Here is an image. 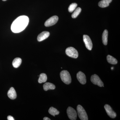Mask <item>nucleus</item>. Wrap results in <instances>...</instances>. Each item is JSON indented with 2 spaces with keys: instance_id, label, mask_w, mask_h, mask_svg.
I'll use <instances>...</instances> for the list:
<instances>
[{
  "instance_id": "15",
  "label": "nucleus",
  "mask_w": 120,
  "mask_h": 120,
  "mask_svg": "<svg viewBox=\"0 0 120 120\" xmlns=\"http://www.w3.org/2000/svg\"><path fill=\"white\" fill-rule=\"evenodd\" d=\"M22 59L19 57H17L13 60L12 62V65L15 68H17L19 67L22 64Z\"/></svg>"
},
{
  "instance_id": "11",
  "label": "nucleus",
  "mask_w": 120,
  "mask_h": 120,
  "mask_svg": "<svg viewBox=\"0 0 120 120\" xmlns=\"http://www.w3.org/2000/svg\"><path fill=\"white\" fill-rule=\"evenodd\" d=\"M50 35L49 32L47 31L42 32L38 36L37 39L38 41L40 42L46 39Z\"/></svg>"
},
{
  "instance_id": "7",
  "label": "nucleus",
  "mask_w": 120,
  "mask_h": 120,
  "mask_svg": "<svg viewBox=\"0 0 120 120\" xmlns=\"http://www.w3.org/2000/svg\"><path fill=\"white\" fill-rule=\"evenodd\" d=\"M58 20V17L57 16H53L47 19L45 23V26L49 27L56 24Z\"/></svg>"
},
{
  "instance_id": "4",
  "label": "nucleus",
  "mask_w": 120,
  "mask_h": 120,
  "mask_svg": "<svg viewBox=\"0 0 120 120\" xmlns=\"http://www.w3.org/2000/svg\"><path fill=\"white\" fill-rule=\"evenodd\" d=\"M65 53L67 56L72 58H76L79 56V53L77 50L74 47H72L67 48L65 50Z\"/></svg>"
},
{
  "instance_id": "13",
  "label": "nucleus",
  "mask_w": 120,
  "mask_h": 120,
  "mask_svg": "<svg viewBox=\"0 0 120 120\" xmlns=\"http://www.w3.org/2000/svg\"><path fill=\"white\" fill-rule=\"evenodd\" d=\"M43 88L45 91L54 90L56 88V86L53 84L51 83L46 82L43 85Z\"/></svg>"
},
{
  "instance_id": "21",
  "label": "nucleus",
  "mask_w": 120,
  "mask_h": 120,
  "mask_svg": "<svg viewBox=\"0 0 120 120\" xmlns=\"http://www.w3.org/2000/svg\"><path fill=\"white\" fill-rule=\"evenodd\" d=\"M77 4L76 3H72L69 7L68 10L70 12H72L75 11L77 7Z\"/></svg>"
},
{
  "instance_id": "16",
  "label": "nucleus",
  "mask_w": 120,
  "mask_h": 120,
  "mask_svg": "<svg viewBox=\"0 0 120 120\" xmlns=\"http://www.w3.org/2000/svg\"><path fill=\"white\" fill-rule=\"evenodd\" d=\"M108 31L106 30L103 31L102 35V41L103 43L105 45H107L108 41Z\"/></svg>"
},
{
  "instance_id": "8",
  "label": "nucleus",
  "mask_w": 120,
  "mask_h": 120,
  "mask_svg": "<svg viewBox=\"0 0 120 120\" xmlns=\"http://www.w3.org/2000/svg\"><path fill=\"white\" fill-rule=\"evenodd\" d=\"M83 40L86 48L89 50H91L93 45L92 41L90 37L86 35H84L83 36Z\"/></svg>"
},
{
  "instance_id": "17",
  "label": "nucleus",
  "mask_w": 120,
  "mask_h": 120,
  "mask_svg": "<svg viewBox=\"0 0 120 120\" xmlns=\"http://www.w3.org/2000/svg\"><path fill=\"white\" fill-rule=\"evenodd\" d=\"M107 62L112 64H117V60L116 59L110 55H108L107 56Z\"/></svg>"
},
{
  "instance_id": "2",
  "label": "nucleus",
  "mask_w": 120,
  "mask_h": 120,
  "mask_svg": "<svg viewBox=\"0 0 120 120\" xmlns=\"http://www.w3.org/2000/svg\"><path fill=\"white\" fill-rule=\"evenodd\" d=\"M60 77L62 82L67 84H69L71 82V75L68 71L64 70L60 73Z\"/></svg>"
},
{
  "instance_id": "25",
  "label": "nucleus",
  "mask_w": 120,
  "mask_h": 120,
  "mask_svg": "<svg viewBox=\"0 0 120 120\" xmlns=\"http://www.w3.org/2000/svg\"><path fill=\"white\" fill-rule=\"evenodd\" d=\"M2 0L4 1H5L7 0Z\"/></svg>"
},
{
  "instance_id": "10",
  "label": "nucleus",
  "mask_w": 120,
  "mask_h": 120,
  "mask_svg": "<svg viewBox=\"0 0 120 120\" xmlns=\"http://www.w3.org/2000/svg\"><path fill=\"white\" fill-rule=\"evenodd\" d=\"M77 78L79 82L82 84H84L86 83V75L82 71L79 72L77 74Z\"/></svg>"
},
{
  "instance_id": "9",
  "label": "nucleus",
  "mask_w": 120,
  "mask_h": 120,
  "mask_svg": "<svg viewBox=\"0 0 120 120\" xmlns=\"http://www.w3.org/2000/svg\"><path fill=\"white\" fill-rule=\"evenodd\" d=\"M106 112L110 117L112 118H115L116 116V113L112 109V107L108 105H105L104 106Z\"/></svg>"
},
{
  "instance_id": "20",
  "label": "nucleus",
  "mask_w": 120,
  "mask_h": 120,
  "mask_svg": "<svg viewBox=\"0 0 120 120\" xmlns=\"http://www.w3.org/2000/svg\"><path fill=\"white\" fill-rule=\"evenodd\" d=\"M82 11V9L80 8H78L75 9V11L72 15V17L73 19L76 18Z\"/></svg>"
},
{
  "instance_id": "1",
  "label": "nucleus",
  "mask_w": 120,
  "mask_h": 120,
  "mask_svg": "<svg viewBox=\"0 0 120 120\" xmlns=\"http://www.w3.org/2000/svg\"><path fill=\"white\" fill-rule=\"evenodd\" d=\"M29 21V18L26 16H19L12 23L11 26L12 31L15 33L22 32L26 27Z\"/></svg>"
},
{
  "instance_id": "23",
  "label": "nucleus",
  "mask_w": 120,
  "mask_h": 120,
  "mask_svg": "<svg viewBox=\"0 0 120 120\" xmlns=\"http://www.w3.org/2000/svg\"><path fill=\"white\" fill-rule=\"evenodd\" d=\"M43 120H50V118L47 117H45L43 118Z\"/></svg>"
},
{
  "instance_id": "5",
  "label": "nucleus",
  "mask_w": 120,
  "mask_h": 120,
  "mask_svg": "<svg viewBox=\"0 0 120 120\" xmlns=\"http://www.w3.org/2000/svg\"><path fill=\"white\" fill-rule=\"evenodd\" d=\"M91 81L95 85H98L99 87L104 86L103 82L98 76L97 75L95 74L91 76Z\"/></svg>"
},
{
  "instance_id": "22",
  "label": "nucleus",
  "mask_w": 120,
  "mask_h": 120,
  "mask_svg": "<svg viewBox=\"0 0 120 120\" xmlns=\"http://www.w3.org/2000/svg\"><path fill=\"white\" fill-rule=\"evenodd\" d=\"M7 118H8V120H15V119L13 117L11 116H8Z\"/></svg>"
},
{
  "instance_id": "18",
  "label": "nucleus",
  "mask_w": 120,
  "mask_h": 120,
  "mask_svg": "<svg viewBox=\"0 0 120 120\" xmlns=\"http://www.w3.org/2000/svg\"><path fill=\"white\" fill-rule=\"evenodd\" d=\"M47 80V76L45 73H41L39 75V78L38 80V82L39 83H41L45 82Z\"/></svg>"
},
{
  "instance_id": "6",
  "label": "nucleus",
  "mask_w": 120,
  "mask_h": 120,
  "mask_svg": "<svg viewBox=\"0 0 120 120\" xmlns=\"http://www.w3.org/2000/svg\"><path fill=\"white\" fill-rule=\"evenodd\" d=\"M67 113L68 117L71 120H76L77 116V113L76 111L73 108L69 107L67 110Z\"/></svg>"
},
{
  "instance_id": "24",
  "label": "nucleus",
  "mask_w": 120,
  "mask_h": 120,
  "mask_svg": "<svg viewBox=\"0 0 120 120\" xmlns=\"http://www.w3.org/2000/svg\"><path fill=\"white\" fill-rule=\"evenodd\" d=\"M113 67H112V69H113Z\"/></svg>"
},
{
  "instance_id": "14",
  "label": "nucleus",
  "mask_w": 120,
  "mask_h": 120,
  "mask_svg": "<svg viewBox=\"0 0 120 120\" xmlns=\"http://www.w3.org/2000/svg\"><path fill=\"white\" fill-rule=\"evenodd\" d=\"M112 1V0H102L99 2V6L102 8H106L109 5Z\"/></svg>"
},
{
  "instance_id": "3",
  "label": "nucleus",
  "mask_w": 120,
  "mask_h": 120,
  "mask_svg": "<svg viewBox=\"0 0 120 120\" xmlns=\"http://www.w3.org/2000/svg\"><path fill=\"white\" fill-rule=\"evenodd\" d=\"M77 114L79 117L82 120H88V117L85 109L82 105H79L77 107Z\"/></svg>"
},
{
  "instance_id": "19",
  "label": "nucleus",
  "mask_w": 120,
  "mask_h": 120,
  "mask_svg": "<svg viewBox=\"0 0 120 120\" xmlns=\"http://www.w3.org/2000/svg\"><path fill=\"white\" fill-rule=\"evenodd\" d=\"M49 112L50 114L54 116L56 115H58L60 113V112L56 109L53 107L50 108L49 110Z\"/></svg>"
},
{
  "instance_id": "12",
  "label": "nucleus",
  "mask_w": 120,
  "mask_h": 120,
  "mask_svg": "<svg viewBox=\"0 0 120 120\" xmlns=\"http://www.w3.org/2000/svg\"><path fill=\"white\" fill-rule=\"evenodd\" d=\"M8 95L9 98L13 100L16 98L17 94L15 90L13 87H11L9 89L8 92Z\"/></svg>"
}]
</instances>
